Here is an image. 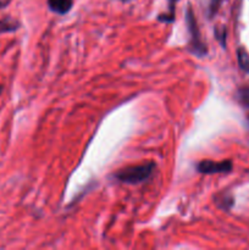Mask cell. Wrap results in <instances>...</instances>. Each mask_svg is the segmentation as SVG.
<instances>
[{
    "label": "cell",
    "mask_w": 249,
    "mask_h": 250,
    "mask_svg": "<svg viewBox=\"0 0 249 250\" xmlns=\"http://www.w3.org/2000/svg\"><path fill=\"white\" fill-rule=\"evenodd\" d=\"M20 28V22L11 17H5L0 20V34L9 33V32H15Z\"/></svg>",
    "instance_id": "5"
},
{
    "label": "cell",
    "mask_w": 249,
    "mask_h": 250,
    "mask_svg": "<svg viewBox=\"0 0 249 250\" xmlns=\"http://www.w3.org/2000/svg\"><path fill=\"white\" fill-rule=\"evenodd\" d=\"M177 1L178 0H168V12L159 15V21L166 22V23H171L175 21V5Z\"/></svg>",
    "instance_id": "8"
},
{
    "label": "cell",
    "mask_w": 249,
    "mask_h": 250,
    "mask_svg": "<svg viewBox=\"0 0 249 250\" xmlns=\"http://www.w3.org/2000/svg\"><path fill=\"white\" fill-rule=\"evenodd\" d=\"M11 2V0H0V9H4Z\"/></svg>",
    "instance_id": "9"
},
{
    "label": "cell",
    "mask_w": 249,
    "mask_h": 250,
    "mask_svg": "<svg viewBox=\"0 0 249 250\" xmlns=\"http://www.w3.org/2000/svg\"><path fill=\"white\" fill-rule=\"evenodd\" d=\"M119 1H121V2H131V1H134V0H119Z\"/></svg>",
    "instance_id": "10"
},
{
    "label": "cell",
    "mask_w": 249,
    "mask_h": 250,
    "mask_svg": "<svg viewBox=\"0 0 249 250\" xmlns=\"http://www.w3.org/2000/svg\"><path fill=\"white\" fill-rule=\"evenodd\" d=\"M233 168L231 160L225 161H200L197 165V171L204 175H214V173H228Z\"/></svg>",
    "instance_id": "3"
},
{
    "label": "cell",
    "mask_w": 249,
    "mask_h": 250,
    "mask_svg": "<svg viewBox=\"0 0 249 250\" xmlns=\"http://www.w3.org/2000/svg\"><path fill=\"white\" fill-rule=\"evenodd\" d=\"M237 99L249 116V87H242L237 90Z\"/></svg>",
    "instance_id": "6"
},
{
    "label": "cell",
    "mask_w": 249,
    "mask_h": 250,
    "mask_svg": "<svg viewBox=\"0 0 249 250\" xmlns=\"http://www.w3.org/2000/svg\"><path fill=\"white\" fill-rule=\"evenodd\" d=\"M237 59H238V65L242 71L249 73V54L244 48H239L237 50Z\"/></svg>",
    "instance_id": "7"
},
{
    "label": "cell",
    "mask_w": 249,
    "mask_h": 250,
    "mask_svg": "<svg viewBox=\"0 0 249 250\" xmlns=\"http://www.w3.org/2000/svg\"><path fill=\"white\" fill-rule=\"evenodd\" d=\"M73 0H48L49 9L59 15H65L72 9Z\"/></svg>",
    "instance_id": "4"
},
{
    "label": "cell",
    "mask_w": 249,
    "mask_h": 250,
    "mask_svg": "<svg viewBox=\"0 0 249 250\" xmlns=\"http://www.w3.org/2000/svg\"><path fill=\"white\" fill-rule=\"evenodd\" d=\"M186 22H187L188 32H189V46L190 51L197 56H204L208 53L207 45L203 43L202 37H200L199 27H198L197 20L194 17L192 7H188L187 14H186Z\"/></svg>",
    "instance_id": "2"
},
{
    "label": "cell",
    "mask_w": 249,
    "mask_h": 250,
    "mask_svg": "<svg viewBox=\"0 0 249 250\" xmlns=\"http://www.w3.org/2000/svg\"><path fill=\"white\" fill-rule=\"evenodd\" d=\"M154 170H155V164L153 161H148L141 165H132L127 167L121 168L114 175L115 180L120 181L127 185H138V183L145 182L146 180L151 177Z\"/></svg>",
    "instance_id": "1"
}]
</instances>
